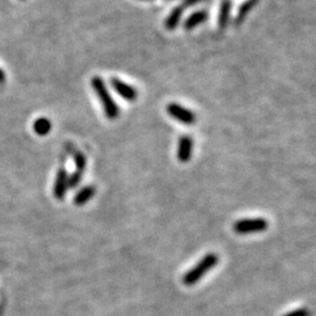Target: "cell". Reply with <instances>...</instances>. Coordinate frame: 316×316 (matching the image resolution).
Listing matches in <instances>:
<instances>
[{
    "label": "cell",
    "mask_w": 316,
    "mask_h": 316,
    "mask_svg": "<svg viewBox=\"0 0 316 316\" xmlns=\"http://www.w3.org/2000/svg\"><path fill=\"white\" fill-rule=\"evenodd\" d=\"M200 2H203V0H185L183 4V8H191V6L199 4Z\"/></svg>",
    "instance_id": "e0dca14e"
},
{
    "label": "cell",
    "mask_w": 316,
    "mask_h": 316,
    "mask_svg": "<svg viewBox=\"0 0 316 316\" xmlns=\"http://www.w3.org/2000/svg\"><path fill=\"white\" fill-rule=\"evenodd\" d=\"M192 149H193V141L190 136H183L179 140L178 144V151H177V157L179 162L187 163L191 159L192 156Z\"/></svg>",
    "instance_id": "52a82bcc"
},
{
    "label": "cell",
    "mask_w": 316,
    "mask_h": 316,
    "mask_svg": "<svg viewBox=\"0 0 316 316\" xmlns=\"http://www.w3.org/2000/svg\"><path fill=\"white\" fill-rule=\"evenodd\" d=\"M310 315V312H309L308 309L305 308H298V309H295V310L290 311V312H287L284 316H309Z\"/></svg>",
    "instance_id": "2e32d148"
},
{
    "label": "cell",
    "mask_w": 316,
    "mask_h": 316,
    "mask_svg": "<svg viewBox=\"0 0 316 316\" xmlns=\"http://www.w3.org/2000/svg\"><path fill=\"white\" fill-rule=\"evenodd\" d=\"M33 130L39 136H46L52 130V122L46 117H40V119L34 121Z\"/></svg>",
    "instance_id": "7c38bea8"
},
{
    "label": "cell",
    "mask_w": 316,
    "mask_h": 316,
    "mask_svg": "<svg viewBox=\"0 0 316 316\" xmlns=\"http://www.w3.org/2000/svg\"><path fill=\"white\" fill-rule=\"evenodd\" d=\"M219 261V256L216 253H207L204 255L192 268L187 270L183 276V283L186 286H193L198 281L206 275L211 269L214 268Z\"/></svg>",
    "instance_id": "7a4b0ae2"
},
{
    "label": "cell",
    "mask_w": 316,
    "mask_h": 316,
    "mask_svg": "<svg viewBox=\"0 0 316 316\" xmlns=\"http://www.w3.org/2000/svg\"><path fill=\"white\" fill-rule=\"evenodd\" d=\"M110 85H112L113 89L126 101L133 102V101L137 99V90L135 89L133 86L128 85V83L122 81V80L113 78L110 80Z\"/></svg>",
    "instance_id": "5b68a950"
},
{
    "label": "cell",
    "mask_w": 316,
    "mask_h": 316,
    "mask_svg": "<svg viewBox=\"0 0 316 316\" xmlns=\"http://www.w3.org/2000/svg\"><path fill=\"white\" fill-rule=\"evenodd\" d=\"M183 12H184L183 6H178V8L173 9L171 13L169 15L168 18L165 19V23H164L165 29H168L169 31L175 30L176 27L179 25L180 19H182V16H183Z\"/></svg>",
    "instance_id": "8fae6325"
},
{
    "label": "cell",
    "mask_w": 316,
    "mask_h": 316,
    "mask_svg": "<svg viewBox=\"0 0 316 316\" xmlns=\"http://www.w3.org/2000/svg\"><path fill=\"white\" fill-rule=\"evenodd\" d=\"M207 18H208V13L206 11L194 12L185 20V23H184V29H185L186 31H191V30L196 29L197 26H199L203 23L206 22Z\"/></svg>",
    "instance_id": "9c48e42d"
},
{
    "label": "cell",
    "mask_w": 316,
    "mask_h": 316,
    "mask_svg": "<svg viewBox=\"0 0 316 316\" xmlns=\"http://www.w3.org/2000/svg\"><path fill=\"white\" fill-rule=\"evenodd\" d=\"M268 228V223L263 218H248L235 221L233 230L238 234H253L260 233Z\"/></svg>",
    "instance_id": "3957f363"
},
{
    "label": "cell",
    "mask_w": 316,
    "mask_h": 316,
    "mask_svg": "<svg viewBox=\"0 0 316 316\" xmlns=\"http://www.w3.org/2000/svg\"><path fill=\"white\" fill-rule=\"evenodd\" d=\"M68 190V173L65 168H60L57 172L55 182L53 185V194L59 200H62L66 197Z\"/></svg>",
    "instance_id": "8992f818"
},
{
    "label": "cell",
    "mask_w": 316,
    "mask_h": 316,
    "mask_svg": "<svg viewBox=\"0 0 316 316\" xmlns=\"http://www.w3.org/2000/svg\"><path fill=\"white\" fill-rule=\"evenodd\" d=\"M83 173L74 171L71 176H68V189H75L81 183Z\"/></svg>",
    "instance_id": "9a60e30c"
},
{
    "label": "cell",
    "mask_w": 316,
    "mask_h": 316,
    "mask_svg": "<svg viewBox=\"0 0 316 316\" xmlns=\"http://www.w3.org/2000/svg\"><path fill=\"white\" fill-rule=\"evenodd\" d=\"M90 85H92L94 92H95L96 96L99 97L101 104H102L107 119L116 120L120 116V108L116 104L115 100L110 95L103 79L100 78V76H94L92 81H90Z\"/></svg>",
    "instance_id": "6da1fadb"
},
{
    "label": "cell",
    "mask_w": 316,
    "mask_h": 316,
    "mask_svg": "<svg viewBox=\"0 0 316 316\" xmlns=\"http://www.w3.org/2000/svg\"><path fill=\"white\" fill-rule=\"evenodd\" d=\"M166 112L173 120L178 121V122L185 124V126H192L193 123H196V114L191 112L190 109L185 108V107L180 106L179 103H169L166 106Z\"/></svg>",
    "instance_id": "277c9868"
},
{
    "label": "cell",
    "mask_w": 316,
    "mask_h": 316,
    "mask_svg": "<svg viewBox=\"0 0 316 316\" xmlns=\"http://www.w3.org/2000/svg\"><path fill=\"white\" fill-rule=\"evenodd\" d=\"M231 9H232L231 0H221L219 16H218V25H219L220 30H224L225 27L227 26L228 22H230Z\"/></svg>",
    "instance_id": "30bf717a"
},
{
    "label": "cell",
    "mask_w": 316,
    "mask_h": 316,
    "mask_svg": "<svg viewBox=\"0 0 316 316\" xmlns=\"http://www.w3.org/2000/svg\"><path fill=\"white\" fill-rule=\"evenodd\" d=\"M95 193L96 187L94 185H87L85 187H82V189L75 194L74 204L76 206H82V205L88 203V201L95 196Z\"/></svg>",
    "instance_id": "ba28073f"
},
{
    "label": "cell",
    "mask_w": 316,
    "mask_h": 316,
    "mask_svg": "<svg viewBox=\"0 0 316 316\" xmlns=\"http://www.w3.org/2000/svg\"><path fill=\"white\" fill-rule=\"evenodd\" d=\"M6 81V74L5 72L0 68V83H4Z\"/></svg>",
    "instance_id": "ac0fdd59"
},
{
    "label": "cell",
    "mask_w": 316,
    "mask_h": 316,
    "mask_svg": "<svg viewBox=\"0 0 316 316\" xmlns=\"http://www.w3.org/2000/svg\"><path fill=\"white\" fill-rule=\"evenodd\" d=\"M259 3V0H245V3L240 6L239 9L237 19H235V25H240L244 22L246 17L248 16V13L255 8L256 4Z\"/></svg>",
    "instance_id": "4fadbf2b"
},
{
    "label": "cell",
    "mask_w": 316,
    "mask_h": 316,
    "mask_svg": "<svg viewBox=\"0 0 316 316\" xmlns=\"http://www.w3.org/2000/svg\"><path fill=\"white\" fill-rule=\"evenodd\" d=\"M74 162H75V171L80 173H85L86 166H87V157L82 151H75L74 152Z\"/></svg>",
    "instance_id": "5bb4252c"
}]
</instances>
